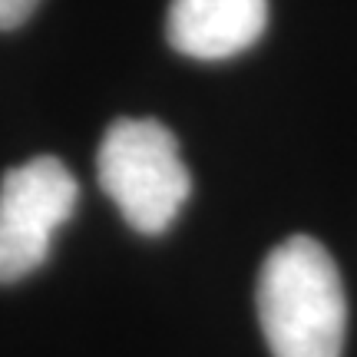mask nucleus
<instances>
[{"label":"nucleus","instance_id":"obj_1","mask_svg":"<svg viewBox=\"0 0 357 357\" xmlns=\"http://www.w3.org/2000/svg\"><path fill=\"white\" fill-rule=\"evenodd\" d=\"M258 321L271 357H341L347 298L324 245L291 235L268 252L258 275Z\"/></svg>","mask_w":357,"mask_h":357},{"label":"nucleus","instance_id":"obj_2","mask_svg":"<svg viewBox=\"0 0 357 357\" xmlns=\"http://www.w3.org/2000/svg\"><path fill=\"white\" fill-rule=\"evenodd\" d=\"M96 176L139 235H162L192 192L178 139L159 119H116L100 142Z\"/></svg>","mask_w":357,"mask_h":357},{"label":"nucleus","instance_id":"obj_3","mask_svg":"<svg viewBox=\"0 0 357 357\" xmlns=\"http://www.w3.org/2000/svg\"><path fill=\"white\" fill-rule=\"evenodd\" d=\"M77 202V178L56 155L7 169L0 182V284L26 278L47 261L53 235Z\"/></svg>","mask_w":357,"mask_h":357},{"label":"nucleus","instance_id":"obj_4","mask_svg":"<svg viewBox=\"0 0 357 357\" xmlns=\"http://www.w3.org/2000/svg\"><path fill=\"white\" fill-rule=\"evenodd\" d=\"M268 26V0H172L166 33L192 60H229L255 47Z\"/></svg>","mask_w":357,"mask_h":357},{"label":"nucleus","instance_id":"obj_5","mask_svg":"<svg viewBox=\"0 0 357 357\" xmlns=\"http://www.w3.org/2000/svg\"><path fill=\"white\" fill-rule=\"evenodd\" d=\"M37 3L40 0H0V30L20 26L30 13L37 10Z\"/></svg>","mask_w":357,"mask_h":357}]
</instances>
